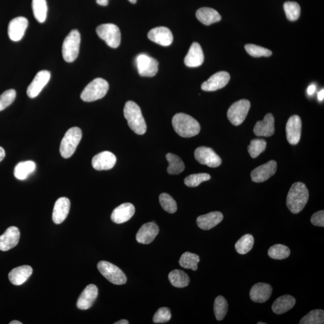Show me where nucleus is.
Returning a JSON list of instances; mask_svg holds the SVG:
<instances>
[{
    "label": "nucleus",
    "mask_w": 324,
    "mask_h": 324,
    "mask_svg": "<svg viewBox=\"0 0 324 324\" xmlns=\"http://www.w3.org/2000/svg\"><path fill=\"white\" fill-rule=\"evenodd\" d=\"M309 191L305 184L296 182L289 189L286 205L292 213L298 214L304 209L309 200Z\"/></svg>",
    "instance_id": "nucleus-1"
},
{
    "label": "nucleus",
    "mask_w": 324,
    "mask_h": 324,
    "mask_svg": "<svg viewBox=\"0 0 324 324\" xmlns=\"http://www.w3.org/2000/svg\"><path fill=\"white\" fill-rule=\"evenodd\" d=\"M172 123L177 134L183 138H191L198 135L201 131L200 124L191 116L179 113L173 116Z\"/></svg>",
    "instance_id": "nucleus-2"
},
{
    "label": "nucleus",
    "mask_w": 324,
    "mask_h": 324,
    "mask_svg": "<svg viewBox=\"0 0 324 324\" xmlns=\"http://www.w3.org/2000/svg\"><path fill=\"white\" fill-rule=\"evenodd\" d=\"M123 112L124 117L132 131L139 135L145 134L146 131V122L139 106L134 102L128 101L126 102Z\"/></svg>",
    "instance_id": "nucleus-3"
},
{
    "label": "nucleus",
    "mask_w": 324,
    "mask_h": 324,
    "mask_svg": "<svg viewBox=\"0 0 324 324\" xmlns=\"http://www.w3.org/2000/svg\"><path fill=\"white\" fill-rule=\"evenodd\" d=\"M82 131L79 128L68 130L61 141L60 152L64 159H69L74 154L82 138Z\"/></svg>",
    "instance_id": "nucleus-4"
},
{
    "label": "nucleus",
    "mask_w": 324,
    "mask_h": 324,
    "mask_svg": "<svg viewBox=\"0 0 324 324\" xmlns=\"http://www.w3.org/2000/svg\"><path fill=\"white\" fill-rule=\"evenodd\" d=\"M109 90L108 82L102 78H96L88 84L82 92L81 99L91 102L101 99L105 96Z\"/></svg>",
    "instance_id": "nucleus-5"
},
{
    "label": "nucleus",
    "mask_w": 324,
    "mask_h": 324,
    "mask_svg": "<svg viewBox=\"0 0 324 324\" xmlns=\"http://www.w3.org/2000/svg\"><path fill=\"white\" fill-rule=\"evenodd\" d=\"M81 35L77 30L71 31L64 40L62 47L63 59L67 63H72L79 55Z\"/></svg>",
    "instance_id": "nucleus-6"
},
{
    "label": "nucleus",
    "mask_w": 324,
    "mask_h": 324,
    "mask_svg": "<svg viewBox=\"0 0 324 324\" xmlns=\"http://www.w3.org/2000/svg\"><path fill=\"white\" fill-rule=\"evenodd\" d=\"M96 33L98 37L105 41L107 45L117 48L120 45L121 33L118 27L113 23H105L98 26Z\"/></svg>",
    "instance_id": "nucleus-7"
},
{
    "label": "nucleus",
    "mask_w": 324,
    "mask_h": 324,
    "mask_svg": "<svg viewBox=\"0 0 324 324\" xmlns=\"http://www.w3.org/2000/svg\"><path fill=\"white\" fill-rule=\"evenodd\" d=\"M97 268L102 276L114 285H124L127 282V278L124 272L117 266L107 261L98 262Z\"/></svg>",
    "instance_id": "nucleus-8"
},
{
    "label": "nucleus",
    "mask_w": 324,
    "mask_h": 324,
    "mask_svg": "<svg viewBox=\"0 0 324 324\" xmlns=\"http://www.w3.org/2000/svg\"><path fill=\"white\" fill-rule=\"evenodd\" d=\"M251 108V102L242 99L232 105L228 111V118L234 126L243 123Z\"/></svg>",
    "instance_id": "nucleus-9"
},
{
    "label": "nucleus",
    "mask_w": 324,
    "mask_h": 324,
    "mask_svg": "<svg viewBox=\"0 0 324 324\" xmlns=\"http://www.w3.org/2000/svg\"><path fill=\"white\" fill-rule=\"evenodd\" d=\"M135 62L138 73L141 77H153L158 71V61L145 54H139Z\"/></svg>",
    "instance_id": "nucleus-10"
},
{
    "label": "nucleus",
    "mask_w": 324,
    "mask_h": 324,
    "mask_svg": "<svg viewBox=\"0 0 324 324\" xmlns=\"http://www.w3.org/2000/svg\"><path fill=\"white\" fill-rule=\"evenodd\" d=\"M194 158L201 164L210 168H217L221 163V159L212 148L200 146L194 152Z\"/></svg>",
    "instance_id": "nucleus-11"
},
{
    "label": "nucleus",
    "mask_w": 324,
    "mask_h": 324,
    "mask_svg": "<svg viewBox=\"0 0 324 324\" xmlns=\"http://www.w3.org/2000/svg\"><path fill=\"white\" fill-rule=\"evenodd\" d=\"M51 78L50 71L42 70L39 71L34 78L32 83L27 88V93L30 98H34L38 96L46 86Z\"/></svg>",
    "instance_id": "nucleus-12"
},
{
    "label": "nucleus",
    "mask_w": 324,
    "mask_h": 324,
    "mask_svg": "<svg viewBox=\"0 0 324 324\" xmlns=\"http://www.w3.org/2000/svg\"><path fill=\"white\" fill-rule=\"evenodd\" d=\"M29 21L25 17H17L10 22L8 27V35L13 42H18L23 38L28 27Z\"/></svg>",
    "instance_id": "nucleus-13"
},
{
    "label": "nucleus",
    "mask_w": 324,
    "mask_h": 324,
    "mask_svg": "<svg viewBox=\"0 0 324 324\" xmlns=\"http://www.w3.org/2000/svg\"><path fill=\"white\" fill-rule=\"evenodd\" d=\"M277 167V162L275 160H270L265 164L257 167L251 172L252 180L255 183L265 182L275 175Z\"/></svg>",
    "instance_id": "nucleus-14"
},
{
    "label": "nucleus",
    "mask_w": 324,
    "mask_h": 324,
    "mask_svg": "<svg viewBox=\"0 0 324 324\" xmlns=\"http://www.w3.org/2000/svg\"><path fill=\"white\" fill-rule=\"evenodd\" d=\"M302 122L298 115L290 117L286 126V137L291 145H296L302 135Z\"/></svg>",
    "instance_id": "nucleus-15"
},
{
    "label": "nucleus",
    "mask_w": 324,
    "mask_h": 324,
    "mask_svg": "<svg viewBox=\"0 0 324 324\" xmlns=\"http://www.w3.org/2000/svg\"><path fill=\"white\" fill-rule=\"evenodd\" d=\"M230 80V75L227 71H221L215 73L201 85L202 90L214 91L226 86Z\"/></svg>",
    "instance_id": "nucleus-16"
},
{
    "label": "nucleus",
    "mask_w": 324,
    "mask_h": 324,
    "mask_svg": "<svg viewBox=\"0 0 324 324\" xmlns=\"http://www.w3.org/2000/svg\"><path fill=\"white\" fill-rule=\"evenodd\" d=\"M148 37L152 42L163 46H168L173 42V35L170 30L165 27H159L150 30Z\"/></svg>",
    "instance_id": "nucleus-17"
},
{
    "label": "nucleus",
    "mask_w": 324,
    "mask_h": 324,
    "mask_svg": "<svg viewBox=\"0 0 324 324\" xmlns=\"http://www.w3.org/2000/svg\"><path fill=\"white\" fill-rule=\"evenodd\" d=\"M117 158L110 152H103L94 156L92 159V166L97 170H110L114 168Z\"/></svg>",
    "instance_id": "nucleus-18"
},
{
    "label": "nucleus",
    "mask_w": 324,
    "mask_h": 324,
    "mask_svg": "<svg viewBox=\"0 0 324 324\" xmlns=\"http://www.w3.org/2000/svg\"><path fill=\"white\" fill-rule=\"evenodd\" d=\"M159 228L154 221L143 225L136 234V240L139 243L148 244L154 241L158 235Z\"/></svg>",
    "instance_id": "nucleus-19"
},
{
    "label": "nucleus",
    "mask_w": 324,
    "mask_h": 324,
    "mask_svg": "<svg viewBox=\"0 0 324 324\" xmlns=\"http://www.w3.org/2000/svg\"><path fill=\"white\" fill-rule=\"evenodd\" d=\"M20 238V232L18 228L10 227L4 234L0 236V251H8L16 246Z\"/></svg>",
    "instance_id": "nucleus-20"
},
{
    "label": "nucleus",
    "mask_w": 324,
    "mask_h": 324,
    "mask_svg": "<svg viewBox=\"0 0 324 324\" xmlns=\"http://www.w3.org/2000/svg\"><path fill=\"white\" fill-rule=\"evenodd\" d=\"M135 209L131 203H124L114 209L111 214V220L117 224H121L129 221L134 216Z\"/></svg>",
    "instance_id": "nucleus-21"
},
{
    "label": "nucleus",
    "mask_w": 324,
    "mask_h": 324,
    "mask_svg": "<svg viewBox=\"0 0 324 324\" xmlns=\"http://www.w3.org/2000/svg\"><path fill=\"white\" fill-rule=\"evenodd\" d=\"M272 288L266 283H258L254 285L250 291V297L255 303H263L270 298Z\"/></svg>",
    "instance_id": "nucleus-22"
},
{
    "label": "nucleus",
    "mask_w": 324,
    "mask_h": 324,
    "mask_svg": "<svg viewBox=\"0 0 324 324\" xmlns=\"http://www.w3.org/2000/svg\"><path fill=\"white\" fill-rule=\"evenodd\" d=\"M97 296L98 289L97 286L93 284L88 285L78 300V308L81 310L90 309L94 304Z\"/></svg>",
    "instance_id": "nucleus-23"
},
{
    "label": "nucleus",
    "mask_w": 324,
    "mask_h": 324,
    "mask_svg": "<svg viewBox=\"0 0 324 324\" xmlns=\"http://www.w3.org/2000/svg\"><path fill=\"white\" fill-rule=\"evenodd\" d=\"M70 209V200L66 197H60L54 205L53 220L54 223L59 225L66 219Z\"/></svg>",
    "instance_id": "nucleus-24"
},
{
    "label": "nucleus",
    "mask_w": 324,
    "mask_h": 324,
    "mask_svg": "<svg viewBox=\"0 0 324 324\" xmlns=\"http://www.w3.org/2000/svg\"><path fill=\"white\" fill-rule=\"evenodd\" d=\"M223 219V215L219 211H213L197 218V226L203 230H210L217 226Z\"/></svg>",
    "instance_id": "nucleus-25"
},
{
    "label": "nucleus",
    "mask_w": 324,
    "mask_h": 324,
    "mask_svg": "<svg viewBox=\"0 0 324 324\" xmlns=\"http://www.w3.org/2000/svg\"><path fill=\"white\" fill-rule=\"evenodd\" d=\"M275 131V118L271 114H267L263 120L258 121L254 129L255 135L265 137L272 136Z\"/></svg>",
    "instance_id": "nucleus-26"
},
{
    "label": "nucleus",
    "mask_w": 324,
    "mask_h": 324,
    "mask_svg": "<svg viewBox=\"0 0 324 324\" xmlns=\"http://www.w3.org/2000/svg\"><path fill=\"white\" fill-rule=\"evenodd\" d=\"M204 61V56L202 47L198 43H193L185 57V64L189 67H197L201 66Z\"/></svg>",
    "instance_id": "nucleus-27"
},
{
    "label": "nucleus",
    "mask_w": 324,
    "mask_h": 324,
    "mask_svg": "<svg viewBox=\"0 0 324 324\" xmlns=\"http://www.w3.org/2000/svg\"><path fill=\"white\" fill-rule=\"evenodd\" d=\"M33 273V269L29 265H22L13 269L9 272V279L13 285H21Z\"/></svg>",
    "instance_id": "nucleus-28"
},
{
    "label": "nucleus",
    "mask_w": 324,
    "mask_h": 324,
    "mask_svg": "<svg viewBox=\"0 0 324 324\" xmlns=\"http://www.w3.org/2000/svg\"><path fill=\"white\" fill-rule=\"evenodd\" d=\"M296 300L292 296L284 295L275 300L272 305V310L276 314L281 315L293 308Z\"/></svg>",
    "instance_id": "nucleus-29"
},
{
    "label": "nucleus",
    "mask_w": 324,
    "mask_h": 324,
    "mask_svg": "<svg viewBox=\"0 0 324 324\" xmlns=\"http://www.w3.org/2000/svg\"><path fill=\"white\" fill-rule=\"evenodd\" d=\"M196 18L201 23L210 26L220 21L221 17L219 13L212 8H202L197 10Z\"/></svg>",
    "instance_id": "nucleus-30"
},
{
    "label": "nucleus",
    "mask_w": 324,
    "mask_h": 324,
    "mask_svg": "<svg viewBox=\"0 0 324 324\" xmlns=\"http://www.w3.org/2000/svg\"><path fill=\"white\" fill-rule=\"evenodd\" d=\"M36 169V163L33 161L19 162L14 169L15 178L19 180H25L29 176L32 175Z\"/></svg>",
    "instance_id": "nucleus-31"
},
{
    "label": "nucleus",
    "mask_w": 324,
    "mask_h": 324,
    "mask_svg": "<svg viewBox=\"0 0 324 324\" xmlns=\"http://www.w3.org/2000/svg\"><path fill=\"white\" fill-rule=\"evenodd\" d=\"M168 278L170 284L176 288L186 287L190 283L189 276L180 269H175L170 272Z\"/></svg>",
    "instance_id": "nucleus-32"
},
{
    "label": "nucleus",
    "mask_w": 324,
    "mask_h": 324,
    "mask_svg": "<svg viewBox=\"0 0 324 324\" xmlns=\"http://www.w3.org/2000/svg\"><path fill=\"white\" fill-rule=\"evenodd\" d=\"M166 158L169 162L167 172L169 175H178L185 170V165L178 156L172 154V153H168L166 156Z\"/></svg>",
    "instance_id": "nucleus-33"
},
{
    "label": "nucleus",
    "mask_w": 324,
    "mask_h": 324,
    "mask_svg": "<svg viewBox=\"0 0 324 324\" xmlns=\"http://www.w3.org/2000/svg\"><path fill=\"white\" fill-rule=\"evenodd\" d=\"M32 9L37 21L40 23L45 22L47 13L46 0H32Z\"/></svg>",
    "instance_id": "nucleus-34"
},
{
    "label": "nucleus",
    "mask_w": 324,
    "mask_h": 324,
    "mask_svg": "<svg viewBox=\"0 0 324 324\" xmlns=\"http://www.w3.org/2000/svg\"><path fill=\"white\" fill-rule=\"evenodd\" d=\"M200 261L198 255L186 252L181 257L179 264L181 267L186 269H191L193 271L197 269V264Z\"/></svg>",
    "instance_id": "nucleus-35"
},
{
    "label": "nucleus",
    "mask_w": 324,
    "mask_h": 324,
    "mask_svg": "<svg viewBox=\"0 0 324 324\" xmlns=\"http://www.w3.org/2000/svg\"><path fill=\"white\" fill-rule=\"evenodd\" d=\"M254 245V238L251 234H245L235 244V250L240 255L250 252Z\"/></svg>",
    "instance_id": "nucleus-36"
},
{
    "label": "nucleus",
    "mask_w": 324,
    "mask_h": 324,
    "mask_svg": "<svg viewBox=\"0 0 324 324\" xmlns=\"http://www.w3.org/2000/svg\"><path fill=\"white\" fill-rule=\"evenodd\" d=\"M228 303L227 300L223 296H218L215 299L214 304V311L217 320H223L227 314Z\"/></svg>",
    "instance_id": "nucleus-37"
},
{
    "label": "nucleus",
    "mask_w": 324,
    "mask_h": 324,
    "mask_svg": "<svg viewBox=\"0 0 324 324\" xmlns=\"http://www.w3.org/2000/svg\"><path fill=\"white\" fill-rule=\"evenodd\" d=\"M268 254L269 257L274 259L282 260L287 258L291 254L289 248L285 245L278 244L269 248Z\"/></svg>",
    "instance_id": "nucleus-38"
},
{
    "label": "nucleus",
    "mask_w": 324,
    "mask_h": 324,
    "mask_svg": "<svg viewBox=\"0 0 324 324\" xmlns=\"http://www.w3.org/2000/svg\"><path fill=\"white\" fill-rule=\"evenodd\" d=\"M324 311L321 309L312 310L300 320V324H323Z\"/></svg>",
    "instance_id": "nucleus-39"
},
{
    "label": "nucleus",
    "mask_w": 324,
    "mask_h": 324,
    "mask_svg": "<svg viewBox=\"0 0 324 324\" xmlns=\"http://www.w3.org/2000/svg\"><path fill=\"white\" fill-rule=\"evenodd\" d=\"M267 147V142L264 139H256L252 140L248 146V152L252 158H257Z\"/></svg>",
    "instance_id": "nucleus-40"
},
{
    "label": "nucleus",
    "mask_w": 324,
    "mask_h": 324,
    "mask_svg": "<svg viewBox=\"0 0 324 324\" xmlns=\"http://www.w3.org/2000/svg\"><path fill=\"white\" fill-rule=\"evenodd\" d=\"M284 10L286 17L291 21L297 20L300 16L301 8L297 3L287 2L284 4Z\"/></svg>",
    "instance_id": "nucleus-41"
},
{
    "label": "nucleus",
    "mask_w": 324,
    "mask_h": 324,
    "mask_svg": "<svg viewBox=\"0 0 324 324\" xmlns=\"http://www.w3.org/2000/svg\"><path fill=\"white\" fill-rule=\"evenodd\" d=\"M160 204L163 210L169 213H175L177 210V205L176 201L169 194L163 193L159 196Z\"/></svg>",
    "instance_id": "nucleus-42"
},
{
    "label": "nucleus",
    "mask_w": 324,
    "mask_h": 324,
    "mask_svg": "<svg viewBox=\"0 0 324 324\" xmlns=\"http://www.w3.org/2000/svg\"><path fill=\"white\" fill-rule=\"evenodd\" d=\"M211 179V176L209 173H200L196 175H192L187 177L185 179V184L189 187H196L201 183L207 182Z\"/></svg>",
    "instance_id": "nucleus-43"
},
{
    "label": "nucleus",
    "mask_w": 324,
    "mask_h": 324,
    "mask_svg": "<svg viewBox=\"0 0 324 324\" xmlns=\"http://www.w3.org/2000/svg\"><path fill=\"white\" fill-rule=\"evenodd\" d=\"M245 49L250 56L254 57H269L271 56L272 52L270 50L265 47L248 44L245 46Z\"/></svg>",
    "instance_id": "nucleus-44"
},
{
    "label": "nucleus",
    "mask_w": 324,
    "mask_h": 324,
    "mask_svg": "<svg viewBox=\"0 0 324 324\" xmlns=\"http://www.w3.org/2000/svg\"><path fill=\"white\" fill-rule=\"evenodd\" d=\"M16 96V92L13 89L6 90L0 95V111L9 107L14 102Z\"/></svg>",
    "instance_id": "nucleus-45"
},
{
    "label": "nucleus",
    "mask_w": 324,
    "mask_h": 324,
    "mask_svg": "<svg viewBox=\"0 0 324 324\" xmlns=\"http://www.w3.org/2000/svg\"><path fill=\"white\" fill-rule=\"evenodd\" d=\"M171 317L170 310L168 308L163 307V308H160L156 312L154 316H153V320L156 323H165L168 322Z\"/></svg>",
    "instance_id": "nucleus-46"
},
{
    "label": "nucleus",
    "mask_w": 324,
    "mask_h": 324,
    "mask_svg": "<svg viewBox=\"0 0 324 324\" xmlns=\"http://www.w3.org/2000/svg\"><path fill=\"white\" fill-rule=\"evenodd\" d=\"M311 223L316 227H324V211L320 210L312 215Z\"/></svg>",
    "instance_id": "nucleus-47"
},
{
    "label": "nucleus",
    "mask_w": 324,
    "mask_h": 324,
    "mask_svg": "<svg viewBox=\"0 0 324 324\" xmlns=\"http://www.w3.org/2000/svg\"><path fill=\"white\" fill-rule=\"evenodd\" d=\"M316 86L315 85H311L308 88V93L309 95L314 94L316 91Z\"/></svg>",
    "instance_id": "nucleus-48"
},
{
    "label": "nucleus",
    "mask_w": 324,
    "mask_h": 324,
    "mask_svg": "<svg viewBox=\"0 0 324 324\" xmlns=\"http://www.w3.org/2000/svg\"><path fill=\"white\" fill-rule=\"evenodd\" d=\"M98 5L102 6H107L109 3V0H96Z\"/></svg>",
    "instance_id": "nucleus-49"
},
{
    "label": "nucleus",
    "mask_w": 324,
    "mask_h": 324,
    "mask_svg": "<svg viewBox=\"0 0 324 324\" xmlns=\"http://www.w3.org/2000/svg\"><path fill=\"white\" fill-rule=\"evenodd\" d=\"M6 153L5 149H3L2 146H0V162L2 161L5 158Z\"/></svg>",
    "instance_id": "nucleus-50"
},
{
    "label": "nucleus",
    "mask_w": 324,
    "mask_h": 324,
    "mask_svg": "<svg viewBox=\"0 0 324 324\" xmlns=\"http://www.w3.org/2000/svg\"><path fill=\"white\" fill-rule=\"evenodd\" d=\"M318 98L319 101H323L324 98V90H320L318 93Z\"/></svg>",
    "instance_id": "nucleus-51"
},
{
    "label": "nucleus",
    "mask_w": 324,
    "mask_h": 324,
    "mask_svg": "<svg viewBox=\"0 0 324 324\" xmlns=\"http://www.w3.org/2000/svg\"><path fill=\"white\" fill-rule=\"evenodd\" d=\"M129 322L127 320L122 319L119 321L115 322V324H129Z\"/></svg>",
    "instance_id": "nucleus-52"
},
{
    "label": "nucleus",
    "mask_w": 324,
    "mask_h": 324,
    "mask_svg": "<svg viewBox=\"0 0 324 324\" xmlns=\"http://www.w3.org/2000/svg\"><path fill=\"white\" fill-rule=\"evenodd\" d=\"M10 324H22L21 322L18 321V320H12V321L9 323Z\"/></svg>",
    "instance_id": "nucleus-53"
},
{
    "label": "nucleus",
    "mask_w": 324,
    "mask_h": 324,
    "mask_svg": "<svg viewBox=\"0 0 324 324\" xmlns=\"http://www.w3.org/2000/svg\"><path fill=\"white\" fill-rule=\"evenodd\" d=\"M129 1L132 3V4H135L136 2H137V0H129Z\"/></svg>",
    "instance_id": "nucleus-54"
},
{
    "label": "nucleus",
    "mask_w": 324,
    "mask_h": 324,
    "mask_svg": "<svg viewBox=\"0 0 324 324\" xmlns=\"http://www.w3.org/2000/svg\"><path fill=\"white\" fill-rule=\"evenodd\" d=\"M258 323V324H265L266 323H265V322H259Z\"/></svg>",
    "instance_id": "nucleus-55"
}]
</instances>
